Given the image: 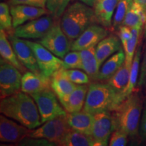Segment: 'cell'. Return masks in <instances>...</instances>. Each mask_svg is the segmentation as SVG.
Here are the masks:
<instances>
[{"mask_svg":"<svg viewBox=\"0 0 146 146\" xmlns=\"http://www.w3.org/2000/svg\"><path fill=\"white\" fill-rule=\"evenodd\" d=\"M0 54L1 58L17 68L21 72H25V67L18 60L6 33L2 29L0 30Z\"/></svg>","mask_w":146,"mask_h":146,"instance_id":"24","label":"cell"},{"mask_svg":"<svg viewBox=\"0 0 146 146\" xmlns=\"http://www.w3.org/2000/svg\"><path fill=\"white\" fill-rule=\"evenodd\" d=\"M70 0H46V8L54 18L62 16Z\"/></svg>","mask_w":146,"mask_h":146,"instance_id":"32","label":"cell"},{"mask_svg":"<svg viewBox=\"0 0 146 146\" xmlns=\"http://www.w3.org/2000/svg\"><path fill=\"white\" fill-rule=\"evenodd\" d=\"M55 24L51 16H41L16 27L14 33L22 39H40L50 31Z\"/></svg>","mask_w":146,"mask_h":146,"instance_id":"10","label":"cell"},{"mask_svg":"<svg viewBox=\"0 0 146 146\" xmlns=\"http://www.w3.org/2000/svg\"><path fill=\"white\" fill-rule=\"evenodd\" d=\"M125 100L107 83L94 82L89 86L83 110L94 115L113 112Z\"/></svg>","mask_w":146,"mask_h":146,"instance_id":"3","label":"cell"},{"mask_svg":"<svg viewBox=\"0 0 146 146\" xmlns=\"http://www.w3.org/2000/svg\"><path fill=\"white\" fill-rule=\"evenodd\" d=\"M52 88L45 89L31 95L35 101L41 116V123L60 116H66V111L61 106L57 100L56 94Z\"/></svg>","mask_w":146,"mask_h":146,"instance_id":"5","label":"cell"},{"mask_svg":"<svg viewBox=\"0 0 146 146\" xmlns=\"http://www.w3.org/2000/svg\"><path fill=\"white\" fill-rule=\"evenodd\" d=\"M121 41L115 35H110L96 45V54L99 65L101 66L111 55L121 50Z\"/></svg>","mask_w":146,"mask_h":146,"instance_id":"20","label":"cell"},{"mask_svg":"<svg viewBox=\"0 0 146 146\" xmlns=\"http://www.w3.org/2000/svg\"><path fill=\"white\" fill-rule=\"evenodd\" d=\"M64 70V68H60L51 76V88L60 102L64 100L76 87V84L71 81L66 75Z\"/></svg>","mask_w":146,"mask_h":146,"instance_id":"17","label":"cell"},{"mask_svg":"<svg viewBox=\"0 0 146 146\" xmlns=\"http://www.w3.org/2000/svg\"><path fill=\"white\" fill-rule=\"evenodd\" d=\"M9 3L10 5L23 4L45 8L46 6V0H9Z\"/></svg>","mask_w":146,"mask_h":146,"instance_id":"37","label":"cell"},{"mask_svg":"<svg viewBox=\"0 0 146 146\" xmlns=\"http://www.w3.org/2000/svg\"><path fill=\"white\" fill-rule=\"evenodd\" d=\"M24 41L34 52L42 74L51 77L56 71L62 68L63 60L55 56L41 43L27 39H25Z\"/></svg>","mask_w":146,"mask_h":146,"instance_id":"9","label":"cell"},{"mask_svg":"<svg viewBox=\"0 0 146 146\" xmlns=\"http://www.w3.org/2000/svg\"><path fill=\"white\" fill-rule=\"evenodd\" d=\"M120 1L96 0L94 7L97 23L106 28L111 27L113 14Z\"/></svg>","mask_w":146,"mask_h":146,"instance_id":"19","label":"cell"},{"mask_svg":"<svg viewBox=\"0 0 146 146\" xmlns=\"http://www.w3.org/2000/svg\"><path fill=\"white\" fill-rule=\"evenodd\" d=\"M29 94L18 91L1 100V114L12 118L29 129H35L41 125V116L36 102Z\"/></svg>","mask_w":146,"mask_h":146,"instance_id":"1","label":"cell"},{"mask_svg":"<svg viewBox=\"0 0 146 146\" xmlns=\"http://www.w3.org/2000/svg\"><path fill=\"white\" fill-rule=\"evenodd\" d=\"M78 1H81V2L85 3V4L88 5L91 7H94L96 0H78Z\"/></svg>","mask_w":146,"mask_h":146,"instance_id":"42","label":"cell"},{"mask_svg":"<svg viewBox=\"0 0 146 146\" xmlns=\"http://www.w3.org/2000/svg\"><path fill=\"white\" fill-rule=\"evenodd\" d=\"M96 22L94 9L81 1H77L66 9L62 16L60 26L72 42Z\"/></svg>","mask_w":146,"mask_h":146,"instance_id":"2","label":"cell"},{"mask_svg":"<svg viewBox=\"0 0 146 146\" xmlns=\"http://www.w3.org/2000/svg\"><path fill=\"white\" fill-rule=\"evenodd\" d=\"M139 133V135L141 137V139L146 143V102L143 110V113H142Z\"/></svg>","mask_w":146,"mask_h":146,"instance_id":"40","label":"cell"},{"mask_svg":"<svg viewBox=\"0 0 146 146\" xmlns=\"http://www.w3.org/2000/svg\"><path fill=\"white\" fill-rule=\"evenodd\" d=\"M0 28L4 31L7 35L14 33L10 8L4 2L0 3Z\"/></svg>","mask_w":146,"mask_h":146,"instance_id":"31","label":"cell"},{"mask_svg":"<svg viewBox=\"0 0 146 146\" xmlns=\"http://www.w3.org/2000/svg\"><path fill=\"white\" fill-rule=\"evenodd\" d=\"M82 60V69L88 74L90 79L98 81L100 66L96 58V47L80 51Z\"/></svg>","mask_w":146,"mask_h":146,"instance_id":"23","label":"cell"},{"mask_svg":"<svg viewBox=\"0 0 146 146\" xmlns=\"http://www.w3.org/2000/svg\"><path fill=\"white\" fill-rule=\"evenodd\" d=\"M10 13L12 17V25L15 29L27 21L41 17L47 12L45 8L20 4L11 5Z\"/></svg>","mask_w":146,"mask_h":146,"instance_id":"15","label":"cell"},{"mask_svg":"<svg viewBox=\"0 0 146 146\" xmlns=\"http://www.w3.org/2000/svg\"><path fill=\"white\" fill-rule=\"evenodd\" d=\"M128 135L125 131L120 129H116L111 135L110 138L109 145L110 146H125L127 144Z\"/></svg>","mask_w":146,"mask_h":146,"instance_id":"35","label":"cell"},{"mask_svg":"<svg viewBox=\"0 0 146 146\" xmlns=\"http://www.w3.org/2000/svg\"><path fill=\"white\" fill-rule=\"evenodd\" d=\"M142 29L133 28L131 29V37L127 42L126 46L124 47L125 53V64L129 69H131V65L135 54L137 48V44L139 42V38L141 36Z\"/></svg>","mask_w":146,"mask_h":146,"instance_id":"28","label":"cell"},{"mask_svg":"<svg viewBox=\"0 0 146 146\" xmlns=\"http://www.w3.org/2000/svg\"><path fill=\"white\" fill-rule=\"evenodd\" d=\"M143 100L139 93H132L113 111L116 129L125 131L130 137L137 135Z\"/></svg>","mask_w":146,"mask_h":146,"instance_id":"4","label":"cell"},{"mask_svg":"<svg viewBox=\"0 0 146 146\" xmlns=\"http://www.w3.org/2000/svg\"><path fill=\"white\" fill-rule=\"evenodd\" d=\"M134 0H120L115 10L114 17L112 18V28L113 31H118L122 26L127 12L132 6Z\"/></svg>","mask_w":146,"mask_h":146,"instance_id":"30","label":"cell"},{"mask_svg":"<svg viewBox=\"0 0 146 146\" xmlns=\"http://www.w3.org/2000/svg\"><path fill=\"white\" fill-rule=\"evenodd\" d=\"M118 35L119 39H120V41H121L122 45H123V48L126 46L127 45L128 41L130 39L131 37V35H132V33H131V29L129 28V27L123 26L122 25L121 27H120V28L118 29Z\"/></svg>","mask_w":146,"mask_h":146,"instance_id":"38","label":"cell"},{"mask_svg":"<svg viewBox=\"0 0 146 146\" xmlns=\"http://www.w3.org/2000/svg\"><path fill=\"white\" fill-rule=\"evenodd\" d=\"M125 62V51L120 50L106 61L100 70L98 81H106L120 68Z\"/></svg>","mask_w":146,"mask_h":146,"instance_id":"22","label":"cell"},{"mask_svg":"<svg viewBox=\"0 0 146 146\" xmlns=\"http://www.w3.org/2000/svg\"><path fill=\"white\" fill-rule=\"evenodd\" d=\"M64 69H82L81 54L78 51H72L63 58V66Z\"/></svg>","mask_w":146,"mask_h":146,"instance_id":"33","label":"cell"},{"mask_svg":"<svg viewBox=\"0 0 146 146\" xmlns=\"http://www.w3.org/2000/svg\"><path fill=\"white\" fill-rule=\"evenodd\" d=\"M64 72L69 79L76 85H86L90 82V78L86 72L74 69H65Z\"/></svg>","mask_w":146,"mask_h":146,"instance_id":"34","label":"cell"},{"mask_svg":"<svg viewBox=\"0 0 146 146\" xmlns=\"http://www.w3.org/2000/svg\"><path fill=\"white\" fill-rule=\"evenodd\" d=\"M137 85L140 87H146V48L144 52L143 60L140 67L139 76Z\"/></svg>","mask_w":146,"mask_h":146,"instance_id":"39","label":"cell"},{"mask_svg":"<svg viewBox=\"0 0 146 146\" xmlns=\"http://www.w3.org/2000/svg\"><path fill=\"white\" fill-rule=\"evenodd\" d=\"M31 129L9 119L5 115L0 116V141L3 143H19L28 137Z\"/></svg>","mask_w":146,"mask_h":146,"instance_id":"14","label":"cell"},{"mask_svg":"<svg viewBox=\"0 0 146 146\" xmlns=\"http://www.w3.org/2000/svg\"><path fill=\"white\" fill-rule=\"evenodd\" d=\"M134 3L141 7L142 10L146 15V0H134Z\"/></svg>","mask_w":146,"mask_h":146,"instance_id":"41","label":"cell"},{"mask_svg":"<svg viewBox=\"0 0 146 146\" xmlns=\"http://www.w3.org/2000/svg\"><path fill=\"white\" fill-rule=\"evenodd\" d=\"M108 31L106 27L98 25L89 27L71 44V51H80L96 47L102 39L106 37Z\"/></svg>","mask_w":146,"mask_h":146,"instance_id":"13","label":"cell"},{"mask_svg":"<svg viewBox=\"0 0 146 146\" xmlns=\"http://www.w3.org/2000/svg\"><path fill=\"white\" fill-rule=\"evenodd\" d=\"M37 42L60 58L68 54L72 44L59 24H55L50 31Z\"/></svg>","mask_w":146,"mask_h":146,"instance_id":"8","label":"cell"},{"mask_svg":"<svg viewBox=\"0 0 146 146\" xmlns=\"http://www.w3.org/2000/svg\"><path fill=\"white\" fill-rule=\"evenodd\" d=\"M141 56V47L140 45L137 48L134 58H133L132 65L130 69V76H129V81L128 84V87L126 90L125 96L127 97L131 95L134 91L137 85V79L139 75V70L140 60Z\"/></svg>","mask_w":146,"mask_h":146,"instance_id":"29","label":"cell"},{"mask_svg":"<svg viewBox=\"0 0 146 146\" xmlns=\"http://www.w3.org/2000/svg\"><path fill=\"white\" fill-rule=\"evenodd\" d=\"M71 129L66 116H62L45 122L44 125L35 130L31 129L28 137L45 139L58 145Z\"/></svg>","mask_w":146,"mask_h":146,"instance_id":"6","label":"cell"},{"mask_svg":"<svg viewBox=\"0 0 146 146\" xmlns=\"http://www.w3.org/2000/svg\"><path fill=\"white\" fill-rule=\"evenodd\" d=\"M7 36L20 62L30 71L37 74H42L34 52L25 41L16 36L14 33L7 35Z\"/></svg>","mask_w":146,"mask_h":146,"instance_id":"12","label":"cell"},{"mask_svg":"<svg viewBox=\"0 0 146 146\" xmlns=\"http://www.w3.org/2000/svg\"><path fill=\"white\" fill-rule=\"evenodd\" d=\"M21 72L6 60H0V98H7L20 91Z\"/></svg>","mask_w":146,"mask_h":146,"instance_id":"7","label":"cell"},{"mask_svg":"<svg viewBox=\"0 0 146 146\" xmlns=\"http://www.w3.org/2000/svg\"><path fill=\"white\" fill-rule=\"evenodd\" d=\"M143 37L146 42V17H145V22H144V25H143Z\"/></svg>","mask_w":146,"mask_h":146,"instance_id":"43","label":"cell"},{"mask_svg":"<svg viewBox=\"0 0 146 146\" xmlns=\"http://www.w3.org/2000/svg\"><path fill=\"white\" fill-rule=\"evenodd\" d=\"M68 123L73 130L87 135L92 136L94 116L85 110L67 113Z\"/></svg>","mask_w":146,"mask_h":146,"instance_id":"18","label":"cell"},{"mask_svg":"<svg viewBox=\"0 0 146 146\" xmlns=\"http://www.w3.org/2000/svg\"><path fill=\"white\" fill-rule=\"evenodd\" d=\"M88 89L89 87L86 85H76L74 90L64 100L60 102L65 110L68 113L81 111L85 105Z\"/></svg>","mask_w":146,"mask_h":146,"instance_id":"21","label":"cell"},{"mask_svg":"<svg viewBox=\"0 0 146 146\" xmlns=\"http://www.w3.org/2000/svg\"><path fill=\"white\" fill-rule=\"evenodd\" d=\"M92 137L94 146H105L111 135L116 130V123L112 112H102L94 114Z\"/></svg>","mask_w":146,"mask_h":146,"instance_id":"11","label":"cell"},{"mask_svg":"<svg viewBox=\"0 0 146 146\" xmlns=\"http://www.w3.org/2000/svg\"><path fill=\"white\" fill-rule=\"evenodd\" d=\"M51 88V77L32 71L24 72L21 81V91L32 95Z\"/></svg>","mask_w":146,"mask_h":146,"instance_id":"16","label":"cell"},{"mask_svg":"<svg viewBox=\"0 0 146 146\" xmlns=\"http://www.w3.org/2000/svg\"><path fill=\"white\" fill-rule=\"evenodd\" d=\"M20 145H44V146H54L56 145V143H52L45 139L42 138H34V137H27L25 138L18 143Z\"/></svg>","mask_w":146,"mask_h":146,"instance_id":"36","label":"cell"},{"mask_svg":"<svg viewBox=\"0 0 146 146\" xmlns=\"http://www.w3.org/2000/svg\"><path fill=\"white\" fill-rule=\"evenodd\" d=\"M145 17L146 15L141 7L139 6L135 3H133L130 10L127 12L122 25L129 27L130 29H142Z\"/></svg>","mask_w":146,"mask_h":146,"instance_id":"27","label":"cell"},{"mask_svg":"<svg viewBox=\"0 0 146 146\" xmlns=\"http://www.w3.org/2000/svg\"><path fill=\"white\" fill-rule=\"evenodd\" d=\"M130 76V69L126 65L125 62L123 64L120 68L111 77L106 81V83L111 86L118 94L121 95L126 99V90L128 87Z\"/></svg>","mask_w":146,"mask_h":146,"instance_id":"25","label":"cell"},{"mask_svg":"<svg viewBox=\"0 0 146 146\" xmlns=\"http://www.w3.org/2000/svg\"><path fill=\"white\" fill-rule=\"evenodd\" d=\"M95 141L92 136L87 135L71 129L66 135L58 145L62 146H94Z\"/></svg>","mask_w":146,"mask_h":146,"instance_id":"26","label":"cell"}]
</instances>
